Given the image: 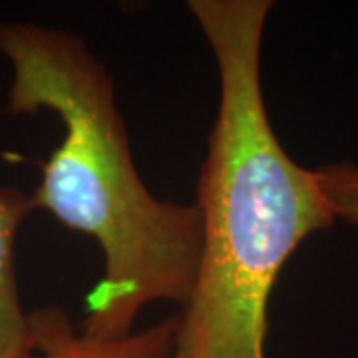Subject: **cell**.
Returning <instances> with one entry per match:
<instances>
[{
  "label": "cell",
  "mask_w": 358,
  "mask_h": 358,
  "mask_svg": "<svg viewBox=\"0 0 358 358\" xmlns=\"http://www.w3.org/2000/svg\"><path fill=\"white\" fill-rule=\"evenodd\" d=\"M30 195L0 185V358H30L34 348L32 320L20 299L16 279V235L32 213Z\"/></svg>",
  "instance_id": "cell-4"
},
{
  "label": "cell",
  "mask_w": 358,
  "mask_h": 358,
  "mask_svg": "<svg viewBox=\"0 0 358 358\" xmlns=\"http://www.w3.org/2000/svg\"><path fill=\"white\" fill-rule=\"evenodd\" d=\"M34 348L30 358H176L178 315L117 338L86 334L64 308L30 313Z\"/></svg>",
  "instance_id": "cell-3"
},
{
  "label": "cell",
  "mask_w": 358,
  "mask_h": 358,
  "mask_svg": "<svg viewBox=\"0 0 358 358\" xmlns=\"http://www.w3.org/2000/svg\"><path fill=\"white\" fill-rule=\"evenodd\" d=\"M315 171L320 189L333 209L334 217L358 227V166L352 162H338L320 166Z\"/></svg>",
  "instance_id": "cell-5"
},
{
  "label": "cell",
  "mask_w": 358,
  "mask_h": 358,
  "mask_svg": "<svg viewBox=\"0 0 358 358\" xmlns=\"http://www.w3.org/2000/svg\"><path fill=\"white\" fill-rule=\"evenodd\" d=\"M219 76L197 178L201 253L178 313L176 358H268V301L301 243L333 227L315 171L275 134L261 56L271 0H189Z\"/></svg>",
  "instance_id": "cell-1"
},
{
  "label": "cell",
  "mask_w": 358,
  "mask_h": 358,
  "mask_svg": "<svg viewBox=\"0 0 358 358\" xmlns=\"http://www.w3.org/2000/svg\"><path fill=\"white\" fill-rule=\"evenodd\" d=\"M0 56L13 70L6 112L48 110L64 126L30 193L32 209L102 251L80 329L117 338L136 331L150 305L183 307L199 265L201 217L195 203L159 199L141 179L106 66L74 32L14 20L0 22Z\"/></svg>",
  "instance_id": "cell-2"
}]
</instances>
